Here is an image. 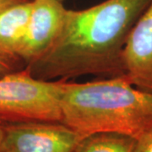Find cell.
Segmentation results:
<instances>
[{"mask_svg":"<svg viewBox=\"0 0 152 152\" xmlns=\"http://www.w3.org/2000/svg\"><path fill=\"white\" fill-rule=\"evenodd\" d=\"M151 1L105 0L86 10H68L54 43L26 69L50 81L86 75H124L125 44Z\"/></svg>","mask_w":152,"mask_h":152,"instance_id":"cell-1","label":"cell"},{"mask_svg":"<svg viewBox=\"0 0 152 152\" xmlns=\"http://www.w3.org/2000/svg\"><path fill=\"white\" fill-rule=\"evenodd\" d=\"M64 124L82 138L111 132L137 140L152 129V91L134 86L125 75L86 82L60 80Z\"/></svg>","mask_w":152,"mask_h":152,"instance_id":"cell-2","label":"cell"},{"mask_svg":"<svg viewBox=\"0 0 152 152\" xmlns=\"http://www.w3.org/2000/svg\"><path fill=\"white\" fill-rule=\"evenodd\" d=\"M0 121L62 123L60 80H39L26 69L0 76Z\"/></svg>","mask_w":152,"mask_h":152,"instance_id":"cell-3","label":"cell"},{"mask_svg":"<svg viewBox=\"0 0 152 152\" xmlns=\"http://www.w3.org/2000/svg\"><path fill=\"white\" fill-rule=\"evenodd\" d=\"M81 139L61 122L4 123L3 152H75Z\"/></svg>","mask_w":152,"mask_h":152,"instance_id":"cell-4","label":"cell"},{"mask_svg":"<svg viewBox=\"0 0 152 152\" xmlns=\"http://www.w3.org/2000/svg\"><path fill=\"white\" fill-rule=\"evenodd\" d=\"M61 0H31V10L19 49V58L31 64L54 43L67 10Z\"/></svg>","mask_w":152,"mask_h":152,"instance_id":"cell-5","label":"cell"},{"mask_svg":"<svg viewBox=\"0 0 152 152\" xmlns=\"http://www.w3.org/2000/svg\"><path fill=\"white\" fill-rule=\"evenodd\" d=\"M123 67L124 75L134 86L152 91V1L129 36Z\"/></svg>","mask_w":152,"mask_h":152,"instance_id":"cell-6","label":"cell"},{"mask_svg":"<svg viewBox=\"0 0 152 152\" xmlns=\"http://www.w3.org/2000/svg\"><path fill=\"white\" fill-rule=\"evenodd\" d=\"M31 10V0L10 6L0 12V58L15 64Z\"/></svg>","mask_w":152,"mask_h":152,"instance_id":"cell-7","label":"cell"},{"mask_svg":"<svg viewBox=\"0 0 152 152\" xmlns=\"http://www.w3.org/2000/svg\"><path fill=\"white\" fill-rule=\"evenodd\" d=\"M136 140L111 132H100L85 136L75 152H134Z\"/></svg>","mask_w":152,"mask_h":152,"instance_id":"cell-8","label":"cell"},{"mask_svg":"<svg viewBox=\"0 0 152 152\" xmlns=\"http://www.w3.org/2000/svg\"><path fill=\"white\" fill-rule=\"evenodd\" d=\"M134 152H152V129L136 140Z\"/></svg>","mask_w":152,"mask_h":152,"instance_id":"cell-9","label":"cell"},{"mask_svg":"<svg viewBox=\"0 0 152 152\" xmlns=\"http://www.w3.org/2000/svg\"><path fill=\"white\" fill-rule=\"evenodd\" d=\"M14 64L10 62L0 58V76L4 75L8 73H10L14 70Z\"/></svg>","mask_w":152,"mask_h":152,"instance_id":"cell-10","label":"cell"},{"mask_svg":"<svg viewBox=\"0 0 152 152\" xmlns=\"http://www.w3.org/2000/svg\"><path fill=\"white\" fill-rule=\"evenodd\" d=\"M25 1H27V0H0V12L5 10L6 8L10 6L16 4L21 2H25Z\"/></svg>","mask_w":152,"mask_h":152,"instance_id":"cell-11","label":"cell"},{"mask_svg":"<svg viewBox=\"0 0 152 152\" xmlns=\"http://www.w3.org/2000/svg\"><path fill=\"white\" fill-rule=\"evenodd\" d=\"M4 138V123L0 121V152H3Z\"/></svg>","mask_w":152,"mask_h":152,"instance_id":"cell-12","label":"cell"},{"mask_svg":"<svg viewBox=\"0 0 152 152\" xmlns=\"http://www.w3.org/2000/svg\"><path fill=\"white\" fill-rule=\"evenodd\" d=\"M61 1H63V0H61Z\"/></svg>","mask_w":152,"mask_h":152,"instance_id":"cell-13","label":"cell"}]
</instances>
